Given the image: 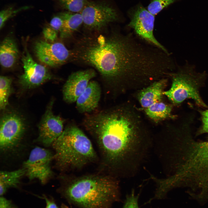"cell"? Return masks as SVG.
<instances>
[{
    "mask_svg": "<svg viewBox=\"0 0 208 208\" xmlns=\"http://www.w3.org/2000/svg\"><path fill=\"white\" fill-rule=\"evenodd\" d=\"M72 52L73 60L94 67L108 81L128 75L149 74L157 67L154 50L129 35L113 32L85 36Z\"/></svg>",
    "mask_w": 208,
    "mask_h": 208,
    "instance_id": "cell-1",
    "label": "cell"
},
{
    "mask_svg": "<svg viewBox=\"0 0 208 208\" xmlns=\"http://www.w3.org/2000/svg\"><path fill=\"white\" fill-rule=\"evenodd\" d=\"M84 125L96 138L107 159L116 163L135 154L142 141L133 125L118 112L107 110L88 115Z\"/></svg>",
    "mask_w": 208,
    "mask_h": 208,
    "instance_id": "cell-2",
    "label": "cell"
},
{
    "mask_svg": "<svg viewBox=\"0 0 208 208\" xmlns=\"http://www.w3.org/2000/svg\"><path fill=\"white\" fill-rule=\"evenodd\" d=\"M187 136L179 142L180 160L170 180L176 185L198 189L200 195H208V140L196 141Z\"/></svg>",
    "mask_w": 208,
    "mask_h": 208,
    "instance_id": "cell-3",
    "label": "cell"
},
{
    "mask_svg": "<svg viewBox=\"0 0 208 208\" xmlns=\"http://www.w3.org/2000/svg\"><path fill=\"white\" fill-rule=\"evenodd\" d=\"M63 194L81 208H109L118 198V186L111 176L86 175L70 182L65 187Z\"/></svg>",
    "mask_w": 208,
    "mask_h": 208,
    "instance_id": "cell-4",
    "label": "cell"
},
{
    "mask_svg": "<svg viewBox=\"0 0 208 208\" xmlns=\"http://www.w3.org/2000/svg\"><path fill=\"white\" fill-rule=\"evenodd\" d=\"M54 159L63 169L79 168L94 161L96 153L88 138L74 125L66 127L52 145Z\"/></svg>",
    "mask_w": 208,
    "mask_h": 208,
    "instance_id": "cell-5",
    "label": "cell"
},
{
    "mask_svg": "<svg viewBox=\"0 0 208 208\" xmlns=\"http://www.w3.org/2000/svg\"><path fill=\"white\" fill-rule=\"evenodd\" d=\"M178 68L177 72L172 74L171 88L164 92L163 94L176 104L180 103L186 99H191L199 105L206 107L199 92L206 79L205 72H197L194 66L187 62Z\"/></svg>",
    "mask_w": 208,
    "mask_h": 208,
    "instance_id": "cell-6",
    "label": "cell"
},
{
    "mask_svg": "<svg viewBox=\"0 0 208 208\" xmlns=\"http://www.w3.org/2000/svg\"><path fill=\"white\" fill-rule=\"evenodd\" d=\"M80 13L84 27L92 31H99L118 18L115 10L104 2H88Z\"/></svg>",
    "mask_w": 208,
    "mask_h": 208,
    "instance_id": "cell-7",
    "label": "cell"
},
{
    "mask_svg": "<svg viewBox=\"0 0 208 208\" xmlns=\"http://www.w3.org/2000/svg\"><path fill=\"white\" fill-rule=\"evenodd\" d=\"M54 155L49 150L36 146L31 151L23 168L30 180L37 179L45 184L53 174L50 164Z\"/></svg>",
    "mask_w": 208,
    "mask_h": 208,
    "instance_id": "cell-8",
    "label": "cell"
},
{
    "mask_svg": "<svg viewBox=\"0 0 208 208\" xmlns=\"http://www.w3.org/2000/svg\"><path fill=\"white\" fill-rule=\"evenodd\" d=\"M25 126L18 114L10 112L3 115L0 121V148L2 151L11 150L20 142L24 133Z\"/></svg>",
    "mask_w": 208,
    "mask_h": 208,
    "instance_id": "cell-9",
    "label": "cell"
},
{
    "mask_svg": "<svg viewBox=\"0 0 208 208\" xmlns=\"http://www.w3.org/2000/svg\"><path fill=\"white\" fill-rule=\"evenodd\" d=\"M130 21L128 26L133 29L138 36L157 48L169 53L154 35L155 15L140 5L130 11Z\"/></svg>",
    "mask_w": 208,
    "mask_h": 208,
    "instance_id": "cell-10",
    "label": "cell"
},
{
    "mask_svg": "<svg viewBox=\"0 0 208 208\" xmlns=\"http://www.w3.org/2000/svg\"><path fill=\"white\" fill-rule=\"evenodd\" d=\"M35 54L42 63L52 67L60 66L72 59V51L60 42H49L45 40L36 42L34 47Z\"/></svg>",
    "mask_w": 208,
    "mask_h": 208,
    "instance_id": "cell-11",
    "label": "cell"
},
{
    "mask_svg": "<svg viewBox=\"0 0 208 208\" xmlns=\"http://www.w3.org/2000/svg\"><path fill=\"white\" fill-rule=\"evenodd\" d=\"M22 57L24 73L19 77V84L23 88L37 87L52 78L48 68L33 59L26 46Z\"/></svg>",
    "mask_w": 208,
    "mask_h": 208,
    "instance_id": "cell-12",
    "label": "cell"
},
{
    "mask_svg": "<svg viewBox=\"0 0 208 208\" xmlns=\"http://www.w3.org/2000/svg\"><path fill=\"white\" fill-rule=\"evenodd\" d=\"M53 102L49 103L38 126L37 141L47 147L52 145L64 130L63 120L53 112Z\"/></svg>",
    "mask_w": 208,
    "mask_h": 208,
    "instance_id": "cell-13",
    "label": "cell"
},
{
    "mask_svg": "<svg viewBox=\"0 0 208 208\" xmlns=\"http://www.w3.org/2000/svg\"><path fill=\"white\" fill-rule=\"evenodd\" d=\"M96 74L95 70L91 69L76 71L71 74L63 87L64 101L68 103L76 102Z\"/></svg>",
    "mask_w": 208,
    "mask_h": 208,
    "instance_id": "cell-14",
    "label": "cell"
},
{
    "mask_svg": "<svg viewBox=\"0 0 208 208\" xmlns=\"http://www.w3.org/2000/svg\"><path fill=\"white\" fill-rule=\"evenodd\" d=\"M101 94V88L96 81L89 83L84 91L77 99L76 107L80 113L90 112L98 106Z\"/></svg>",
    "mask_w": 208,
    "mask_h": 208,
    "instance_id": "cell-15",
    "label": "cell"
},
{
    "mask_svg": "<svg viewBox=\"0 0 208 208\" xmlns=\"http://www.w3.org/2000/svg\"><path fill=\"white\" fill-rule=\"evenodd\" d=\"M19 52L16 43L11 37L5 38L0 45V63L4 68L13 67L18 59Z\"/></svg>",
    "mask_w": 208,
    "mask_h": 208,
    "instance_id": "cell-16",
    "label": "cell"
},
{
    "mask_svg": "<svg viewBox=\"0 0 208 208\" xmlns=\"http://www.w3.org/2000/svg\"><path fill=\"white\" fill-rule=\"evenodd\" d=\"M166 82L164 79L155 82L141 92L139 100L143 107L147 108L161 100Z\"/></svg>",
    "mask_w": 208,
    "mask_h": 208,
    "instance_id": "cell-17",
    "label": "cell"
},
{
    "mask_svg": "<svg viewBox=\"0 0 208 208\" xmlns=\"http://www.w3.org/2000/svg\"><path fill=\"white\" fill-rule=\"evenodd\" d=\"M60 14L63 19V24L60 36L63 39L68 38L83 24L81 14L68 11Z\"/></svg>",
    "mask_w": 208,
    "mask_h": 208,
    "instance_id": "cell-18",
    "label": "cell"
},
{
    "mask_svg": "<svg viewBox=\"0 0 208 208\" xmlns=\"http://www.w3.org/2000/svg\"><path fill=\"white\" fill-rule=\"evenodd\" d=\"M26 174L23 168L11 171H1L0 172V195L3 196L10 187H17L21 179Z\"/></svg>",
    "mask_w": 208,
    "mask_h": 208,
    "instance_id": "cell-19",
    "label": "cell"
},
{
    "mask_svg": "<svg viewBox=\"0 0 208 208\" xmlns=\"http://www.w3.org/2000/svg\"><path fill=\"white\" fill-rule=\"evenodd\" d=\"M63 24V19L60 14L54 16L43 29L42 33L45 40L52 42L54 41L60 34Z\"/></svg>",
    "mask_w": 208,
    "mask_h": 208,
    "instance_id": "cell-20",
    "label": "cell"
},
{
    "mask_svg": "<svg viewBox=\"0 0 208 208\" xmlns=\"http://www.w3.org/2000/svg\"><path fill=\"white\" fill-rule=\"evenodd\" d=\"M171 106L162 102L155 103L146 108V112L151 118L160 120L169 117L171 111Z\"/></svg>",
    "mask_w": 208,
    "mask_h": 208,
    "instance_id": "cell-21",
    "label": "cell"
},
{
    "mask_svg": "<svg viewBox=\"0 0 208 208\" xmlns=\"http://www.w3.org/2000/svg\"><path fill=\"white\" fill-rule=\"evenodd\" d=\"M12 79L4 76L0 77V109H5L8 104L9 98L12 92Z\"/></svg>",
    "mask_w": 208,
    "mask_h": 208,
    "instance_id": "cell-22",
    "label": "cell"
},
{
    "mask_svg": "<svg viewBox=\"0 0 208 208\" xmlns=\"http://www.w3.org/2000/svg\"><path fill=\"white\" fill-rule=\"evenodd\" d=\"M60 5L68 12L80 13L89 2L88 0H58Z\"/></svg>",
    "mask_w": 208,
    "mask_h": 208,
    "instance_id": "cell-23",
    "label": "cell"
},
{
    "mask_svg": "<svg viewBox=\"0 0 208 208\" xmlns=\"http://www.w3.org/2000/svg\"><path fill=\"white\" fill-rule=\"evenodd\" d=\"M177 0H151L147 10L155 15L165 8Z\"/></svg>",
    "mask_w": 208,
    "mask_h": 208,
    "instance_id": "cell-24",
    "label": "cell"
},
{
    "mask_svg": "<svg viewBox=\"0 0 208 208\" xmlns=\"http://www.w3.org/2000/svg\"><path fill=\"white\" fill-rule=\"evenodd\" d=\"M28 8V7H23L16 10L12 8H10L1 11L0 13V29L3 27L5 22L9 18L21 11L27 9Z\"/></svg>",
    "mask_w": 208,
    "mask_h": 208,
    "instance_id": "cell-25",
    "label": "cell"
},
{
    "mask_svg": "<svg viewBox=\"0 0 208 208\" xmlns=\"http://www.w3.org/2000/svg\"><path fill=\"white\" fill-rule=\"evenodd\" d=\"M138 196L135 195L133 191L127 196L123 208H139L138 205Z\"/></svg>",
    "mask_w": 208,
    "mask_h": 208,
    "instance_id": "cell-26",
    "label": "cell"
},
{
    "mask_svg": "<svg viewBox=\"0 0 208 208\" xmlns=\"http://www.w3.org/2000/svg\"><path fill=\"white\" fill-rule=\"evenodd\" d=\"M202 125L199 131L200 133H208V109L201 112Z\"/></svg>",
    "mask_w": 208,
    "mask_h": 208,
    "instance_id": "cell-27",
    "label": "cell"
},
{
    "mask_svg": "<svg viewBox=\"0 0 208 208\" xmlns=\"http://www.w3.org/2000/svg\"><path fill=\"white\" fill-rule=\"evenodd\" d=\"M0 208H16L15 206L10 200L3 196H0Z\"/></svg>",
    "mask_w": 208,
    "mask_h": 208,
    "instance_id": "cell-28",
    "label": "cell"
},
{
    "mask_svg": "<svg viewBox=\"0 0 208 208\" xmlns=\"http://www.w3.org/2000/svg\"><path fill=\"white\" fill-rule=\"evenodd\" d=\"M42 198L44 199L46 203V208H59L54 201L43 195Z\"/></svg>",
    "mask_w": 208,
    "mask_h": 208,
    "instance_id": "cell-29",
    "label": "cell"
},
{
    "mask_svg": "<svg viewBox=\"0 0 208 208\" xmlns=\"http://www.w3.org/2000/svg\"><path fill=\"white\" fill-rule=\"evenodd\" d=\"M61 208H69L67 206L64 204H62L61 205Z\"/></svg>",
    "mask_w": 208,
    "mask_h": 208,
    "instance_id": "cell-30",
    "label": "cell"
}]
</instances>
